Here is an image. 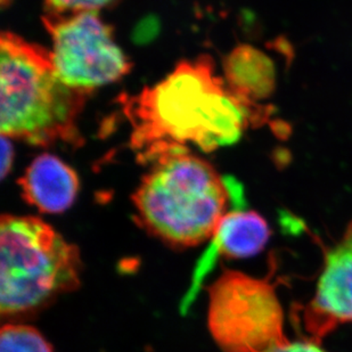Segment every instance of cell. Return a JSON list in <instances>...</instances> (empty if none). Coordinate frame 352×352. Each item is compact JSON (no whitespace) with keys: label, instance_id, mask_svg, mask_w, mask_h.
I'll return each mask as SVG.
<instances>
[{"label":"cell","instance_id":"1","mask_svg":"<svg viewBox=\"0 0 352 352\" xmlns=\"http://www.w3.org/2000/svg\"><path fill=\"white\" fill-rule=\"evenodd\" d=\"M121 102L133 126L131 148L148 166L190 151L188 145L203 152L232 145L250 123L263 118L256 103L236 96L217 77L206 55L183 60L161 82Z\"/></svg>","mask_w":352,"mask_h":352},{"label":"cell","instance_id":"2","mask_svg":"<svg viewBox=\"0 0 352 352\" xmlns=\"http://www.w3.org/2000/svg\"><path fill=\"white\" fill-rule=\"evenodd\" d=\"M0 131L34 146H79L78 119L90 91L57 76L50 50L13 32L0 38Z\"/></svg>","mask_w":352,"mask_h":352},{"label":"cell","instance_id":"3","mask_svg":"<svg viewBox=\"0 0 352 352\" xmlns=\"http://www.w3.org/2000/svg\"><path fill=\"white\" fill-rule=\"evenodd\" d=\"M237 185L190 151L151 164L133 195L137 220L147 233L177 249L212 241L217 227L237 199Z\"/></svg>","mask_w":352,"mask_h":352},{"label":"cell","instance_id":"4","mask_svg":"<svg viewBox=\"0 0 352 352\" xmlns=\"http://www.w3.org/2000/svg\"><path fill=\"white\" fill-rule=\"evenodd\" d=\"M81 259L67 242L38 217L5 214L0 220V311H36L80 285Z\"/></svg>","mask_w":352,"mask_h":352},{"label":"cell","instance_id":"5","mask_svg":"<svg viewBox=\"0 0 352 352\" xmlns=\"http://www.w3.org/2000/svg\"><path fill=\"white\" fill-rule=\"evenodd\" d=\"M208 294V329L221 351L263 352L287 339L283 308L270 277L225 270Z\"/></svg>","mask_w":352,"mask_h":352},{"label":"cell","instance_id":"6","mask_svg":"<svg viewBox=\"0 0 352 352\" xmlns=\"http://www.w3.org/2000/svg\"><path fill=\"white\" fill-rule=\"evenodd\" d=\"M43 20L53 43L50 53L55 71L67 86L91 93L129 72V58L98 12L45 15Z\"/></svg>","mask_w":352,"mask_h":352},{"label":"cell","instance_id":"7","mask_svg":"<svg viewBox=\"0 0 352 352\" xmlns=\"http://www.w3.org/2000/svg\"><path fill=\"white\" fill-rule=\"evenodd\" d=\"M324 266L315 296L294 309L296 327L320 342L344 322H352V221L336 245L322 246Z\"/></svg>","mask_w":352,"mask_h":352},{"label":"cell","instance_id":"8","mask_svg":"<svg viewBox=\"0 0 352 352\" xmlns=\"http://www.w3.org/2000/svg\"><path fill=\"white\" fill-rule=\"evenodd\" d=\"M22 196L40 212L58 214L74 206L79 192V178L71 166L50 154L31 162L19 180Z\"/></svg>","mask_w":352,"mask_h":352},{"label":"cell","instance_id":"9","mask_svg":"<svg viewBox=\"0 0 352 352\" xmlns=\"http://www.w3.org/2000/svg\"><path fill=\"white\" fill-rule=\"evenodd\" d=\"M225 82L232 93L251 103L270 97L275 89L273 60L261 50L241 45L223 60Z\"/></svg>","mask_w":352,"mask_h":352},{"label":"cell","instance_id":"10","mask_svg":"<svg viewBox=\"0 0 352 352\" xmlns=\"http://www.w3.org/2000/svg\"><path fill=\"white\" fill-rule=\"evenodd\" d=\"M272 230L266 219L252 210H232L223 216L212 243L217 253L228 259H246L266 248Z\"/></svg>","mask_w":352,"mask_h":352},{"label":"cell","instance_id":"11","mask_svg":"<svg viewBox=\"0 0 352 352\" xmlns=\"http://www.w3.org/2000/svg\"><path fill=\"white\" fill-rule=\"evenodd\" d=\"M0 352H54L45 336L32 326L7 324L0 331Z\"/></svg>","mask_w":352,"mask_h":352},{"label":"cell","instance_id":"12","mask_svg":"<svg viewBox=\"0 0 352 352\" xmlns=\"http://www.w3.org/2000/svg\"><path fill=\"white\" fill-rule=\"evenodd\" d=\"M118 0H45L48 16H63L81 12H98Z\"/></svg>","mask_w":352,"mask_h":352},{"label":"cell","instance_id":"13","mask_svg":"<svg viewBox=\"0 0 352 352\" xmlns=\"http://www.w3.org/2000/svg\"><path fill=\"white\" fill-rule=\"evenodd\" d=\"M263 352H327L322 349L320 342L314 340L302 338L298 341L283 340L280 342L275 343Z\"/></svg>","mask_w":352,"mask_h":352},{"label":"cell","instance_id":"14","mask_svg":"<svg viewBox=\"0 0 352 352\" xmlns=\"http://www.w3.org/2000/svg\"><path fill=\"white\" fill-rule=\"evenodd\" d=\"M14 159L13 145L10 138L1 135V178H5L12 169Z\"/></svg>","mask_w":352,"mask_h":352}]
</instances>
